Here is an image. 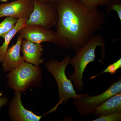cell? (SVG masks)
Wrapping results in <instances>:
<instances>
[{
  "label": "cell",
  "mask_w": 121,
  "mask_h": 121,
  "mask_svg": "<svg viewBox=\"0 0 121 121\" xmlns=\"http://www.w3.org/2000/svg\"><path fill=\"white\" fill-rule=\"evenodd\" d=\"M52 4L58 16L52 43L63 50L77 51L101 30L106 20L103 13L86 8L78 0H57Z\"/></svg>",
  "instance_id": "cell-1"
},
{
  "label": "cell",
  "mask_w": 121,
  "mask_h": 121,
  "mask_svg": "<svg viewBox=\"0 0 121 121\" xmlns=\"http://www.w3.org/2000/svg\"><path fill=\"white\" fill-rule=\"evenodd\" d=\"M98 47H101L102 56L104 58L105 43L104 38L102 35H96L76 51L75 55L70 60L69 64L74 68V72L70 74L68 78L78 91L83 89L82 80L83 73L87 65L95 60V51Z\"/></svg>",
  "instance_id": "cell-2"
},
{
  "label": "cell",
  "mask_w": 121,
  "mask_h": 121,
  "mask_svg": "<svg viewBox=\"0 0 121 121\" xmlns=\"http://www.w3.org/2000/svg\"><path fill=\"white\" fill-rule=\"evenodd\" d=\"M41 70L39 66L25 62L13 69L7 75L8 86L15 92H24L31 87L40 85L41 80Z\"/></svg>",
  "instance_id": "cell-3"
},
{
  "label": "cell",
  "mask_w": 121,
  "mask_h": 121,
  "mask_svg": "<svg viewBox=\"0 0 121 121\" xmlns=\"http://www.w3.org/2000/svg\"><path fill=\"white\" fill-rule=\"evenodd\" d=\"M71 58L70 55H67L61 61L51 60L45 64L47 70L55 78L58 87L59 101L56 105L57 107L63 103H66L70 99L76 98L79 95L76 94L71 80L65 73L66 68Z\"/></svg>",
  "instance_id": "cell-4"
},
{
  "label": "cell",
  "mask_w": 121,
  "mask_h": 121,
  "mask_svg": "<svg viewBox=\"0 0 121 121\" xmlns=\"http://www.w3.org/2000/svg\"><path fill=\"white\" fill-rule=\"evenodd\" d=\"M121 92V77L113 83L105 91L99 95L91 96L87 93L79 95L73 99V104L78 112L83 116L94 115L96 108L107 99Z\"/></svg>",
  "instance_id": "cell-5"
},
{
  "label": "cell",
  "mask_w": 121,
  "mask_h": 121,
  "mask_svg": "<svg viewBox=\"0 0 121 121\" xmlns=\"http://www.w3.org/2000/svg\"><path fill=\"white\" fill-rule=\"evenodd\" d=\"M34 9L26 22L27 26L38 25L48 29L55 26L58 16L52 3L33 0Z\"/></svg>",
  "instance_id": "cell-6"
},
{
  "label": "cell",
  "mask_w": 121,
  "mask_h": 121,
  "mask_svg": "<svg viewBox=\"0 0 121 121\" xmlns=\"http://www.w3.org/2000/svg\"><path fill=\"white\" fill-rule=\"evenodd\" d=\"M33 9V0H17L0 4V17H11L18 19L29 17Z\"/></svg>",
  "instance_id": "cell-7"
},
{
  "label": "cell",
  "mask_w": 121,
  "mask_h": 121,
  "mask_svg": "<svg viewBox=\"0 0 121 121\" xmlns=\"http://www.w3.org/2000/svg\"><path fill=\"white\" fill-rule=\"evenodd\" d=\"M9 113L11 120L17 121H39L43 116L35 114L25 108L21 100V92H15L9 108Z\"/></svg>",
  "instance_id": "cell-8"
},
{
  "label": "cell",
  "mask_w": 121,
  "mask_h": 121,
  "mask_svg": "<svg viewBox=\"0 0 121 121\" xmlns=\"http://www.w3.org/2000/svg\"><path fill=\"white\" fill-rule=\"evenodd\" d=\"M24 39L36 43H53L55 31L38 25L27 26L19 31Z\"/></svg>",
  "instance_id": "cell-9"
},
{
  "label": "cell",
  "mask_w": 121,
  "mask_h": 121,
  "mask_svg": "<svg viewBox=\"0 0 121 121\" xmlns=\"http://www.w3.org/2000/svg\"><path fill=\"white\" fill-rule=\"evenodd\" d=\"M23 39L20 35L17 37L16 43L8 49L2 62V68L4 71H11L25 62L23 56L20 55L21 45Z\"/></svg>",
  "instance_id": "cell-10"
},
{
  "label": "cell",
  "mask_w": 121,
  "mask_h": 121,
  "mask_svg": "<svg viewBox=\"0 0 121 121\" xmlns=\"http://www.w3.org/2000/svg\"><path fill=\"white\" fill-rule=\"evenodd\" d=\"M21 50L23 55L25 62L36 66H39L43 63L44 59L41 58L43 51V45L41 43L23 39Z\"/></svg>",
  "instance_id": "cell-11"
},
{
  "label": "cell",
  "mask_w": 121,
  "mask_h": 121,
  "mask_svg": "<svg viewBox=\"0 0 121 121\" xmlns=\"http://www.w3.org/2000/svg\"><path fill=\"white\" fill-rule=\"evenodd\" d=\"M121 112V93L113 95L96 108L94 115L97 117Z\"/></svg>",
  "instance_id": "cell-12"
},
{
  "label": "cell",
  "mask_w": 121,
  "mask_h": 121,
  "mask_svg": "<svg viewBox=\"0 0 121 121\" xmlns=\"http://www.w3.org/2000/svg\"><path fill=\"white\" fill-rule=\"evenodd\" d=\"M28 17L20 18L17 19L15 27L10 30L5 36L4 39V42L0 46V62H2L8 49L9 44L13 38L21 29L26 27V22Z\"/></svg>",
  "instance_id": "cell-13"
},
{
  "label": "cell",
  "mask_w": 121,
  "mask_h": 121,
  "mask_svg": "<svg viewBox=\"0 0 121 121\" xmlns=\"http://www.w3.org/2000/svg\"><path fill=\"white\" fill-rule=\"evenodd\" d=\"M17 18L7 17L0 23V37L4 38L8 33L15 27Z\"/></svg>",
  "instance_id": "cell-14"
},
{
  "label": "cell",
  "mask_w": 121,
  "mask_h": 121,
  "mask_svg": "<svg viewBox=\"0 0 121 121\" xmlns=\"http://www.w3.org/2000/svg\"><path fill=\"white\" fill-rule=\"evenodd\" d=\"M84 7L92 9H98L99 5H106L110 0H78Z\"/></svg>",
  "instance_id": "cell-15"
},
{
  "label": "cell",
  "mask_w": 121,
  "mask_h": 121,
  "mask_svg": "<svg viewBox=\"0 0 121 121\" xmlns=\"http://www.w3.org/2000/svg\"><path fill=\"white\" fill-rule=\"evenodd\" d=\"M107 12L109 13L111 11L117 12L118 16L121 22V0H110L107 4Z\"/></svg>",
  "instance_id": "cell-16"
},
{
  "label": "cell",
  "mask_w": 121,
  "mask_h": 121,
  "mask_svg": "<svg viewBox=\"0 0 121 121\" xmlns=\"http://www.w3.org/2000/svg\"><path fill=\"white\" fill-rule=\"evenodd\" d=\"M121 68V58L117 60L112 64L109 65L104 70L100 73L96 75L93 76L91 78V79H93L97 77L98 76L103 73H109L111 74H114L117 73L118 70Z\"/></svg>",
  "instance_id": "cell-17"
},
{
  "label": "cell",
  "mask_w": 121,
  "mask_h": 121,
  "mask_svg": "<svg viewBox=\"0 0 121 121\" xmlns=\"http://www.w3.org/2000/svg\"><path fill=\"white\" fill-rule=\"evenodd\" d=\"M121 120V112L103 115L93 121H120Z\"/></svg>",
  "instance_id": "cell-18"
},
{
  "label": "cell",
  "mask_w": 121,
  "mask_h": 121,
  "mask_svg": "<svg viewBox=\"0 0 121 121\" xmlns=\"http://www.w3.org/2000/svg\"><path fill=\"white\" fill-rule=\"evenodd\" d=\"M8 100L7 98L3 97L0 98V110L2 106L8 104Z\"/></svg>",
  "instance_id": "cell-19"
},
{
  "label": "cell",
  "mask_w": 121,
  "mask_h": 121,
  "mask_svg": "<svg viewBox=\"0 0 121 121\" xmlns=\"http://www.w3.org/2000/svg\"><path fill=\"white\" fill-rule=\"evenodd\" d=\"M39 1L42 2H48V3H52L53 2H55L57 0H38Z\"/></svg>",
  "instance_id": "cell-20"
},
{
  "label": "cell",
  "mask_w": 121,
  "mask_h": 121,
  "mask_svg": "<svg viewBox=\"0 0 121 121\" xmlns=\"http://www.w3.org/2000/svg\"><path fill=\"white\" fill-rule=\"evenodd\" d=\"M8 0H0V1H2L4 2H6L8 1Z\"/></svg>",
  "instance_id": "cell-21"
}]
</instances>
